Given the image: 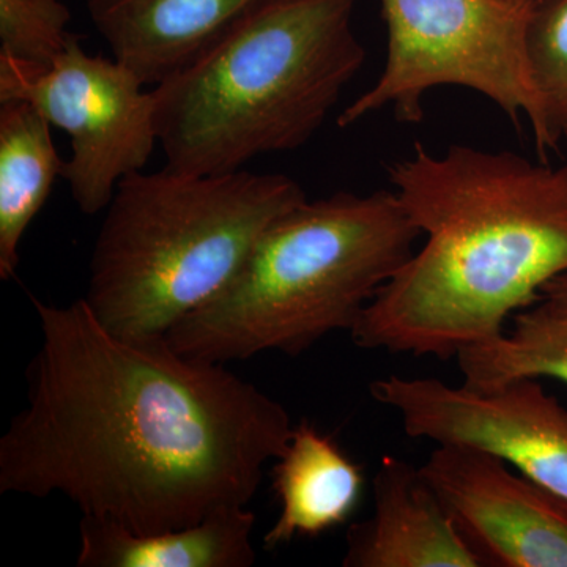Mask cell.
<instances>
[{
	"instance_id": "obj_1",
	"label": "cell",
	"mask_w": 567,
	"mask_h": 567,
	"mask_svg": "<svg viewBox=\"0 0 567 567\" xmlns=\"http://www.w3.org/2000/svg\"><path fill=\"white\" fill-rule=\"evenodd\" d=\"M29 300L41 346L28 402L0 439L2 494H61L136 535L249 505L292 436L286 406L166 336L112 333L84 297Z\"/></svg>"
},
{
	"instance_id": "obj_2",
	"label": "cell",
	"mask_w": 567,
	"mask_h": 567,
	"mask_svg": "<svg viewBox=\"0 0 567 567\" xmlns=\"http://www.w3.org/2000/svg\"><path fill=\"white\" fill-rule=\"evenodd\" d=\"M425 244L380 289L350 336L365 350L456 358L505 331L567 271V166L451 145L390 167Z\"/></svg>"
},
{
	"instance_id": "obj_3",
	"label": "cell",
	"mask_w": 567,
	"mask_h": 567,
	"mask_svg": "<svg viewBox=\"0 0 567 567\" xmlns=\"http://www.w3.org/2000/svg\"><path fill=\"white\" fill-rule=\"evenodd\" d=\"M358 0H271L152 89L167 169L238 173L300 148L363 69Z\"/></svg>"
},
{
	"instance_id": "obj_4",
	"label": "cell",
	"mask_w": 567,
	"mask_h": 567,
	"mask_svg": "<svg viewBox=\"0 0 567 567\" xmlns=\"http://www.w3.org/2000/svg\"><path fill=\"white\" fill-rule=\"evenodd\" d=\"M420 235L394 192L306 199L264 230L234 278L167 342L208 363L297 357L333 331L350 333Z\"/></svg>"
},
{
	"instance_id": "obj_5",
	"label": "cell",
	"mask_w": 567,
	"mask_h": 567,
	"mask_svg": "<svg viewBox=\"0 0 567 567\" xmlns=\"http://www.w3.org/2000/svg\"><path fill=\"white\" fill-rule=\"evenodd\" d=\"M300 183L245 169L123 177L93 246L87 300L112 333L164 338L215 297L276 218L305 203Z\"/></svg>"
},
{
	"instance_id": "obj_6",
	"label": "cell",
	"mask_w": 567,
	"mask_h": 567,
	"mask_svg": "<svg viewBox=\"0 0 567 567\" xmlns=\"http://www.w3.org/2000/svg\"><path fill=\"white\" fill-rule=\"evenodd\" d=\"M536 0H382L385 69L339 115L341 128L390 107L399 122L424 117L432 89L457 85L486 96L507 117L527 118L537 151H554L528 59Z\"/></svg>"
},
{
	"instance_id": "obj_7",
	"label": "cell",
	"mask_w": 567,
	"mask_h": 567,
	"mask_svg": "<svg viewBox=\"0 0 567 567\" xmlns=\"http://www.w3.org/2000/svg\"><path fill=\"white\" fill-rule=\"evenodd\" d=\"M144 85L114 58L89 54L73 33L50 66L0 59V100H24L69 134L62 177L85 215L106 210L118 182L151 159L158 136Z\"/></svg>"
},
{
	"instance_id": "obj_8",
	"label": "cell",
	"mask_w": 567,
	"mask_h": 567,
	"mask_svg": "<svg viewBox=\"0 0 567 567\" xmlns=\"http://www.w3.org/2000/svg\"><path fill=\"white\" fill-rule=\"evenodd\" d=\"M369 390L401 416L412 439L486 451L567 498V409L537 380L475 390L390 375Z\"/></svg>"
},
{
	"instance_id": "obj_9",
	"label": "cell",
	"mask_w": 567,
	"mask_h": 567,
	"mask_svg": "<svg viewBox=\"0 0 567 567\" xmlns=\"http://www.w3.org/2000/svg\"><path fill=\"white\" fill-rule=\"evenodd\" d=\"M421 472L486 566L567 567V498L476 447L436 445Z\"/></svg>"
},
{
	"instance_id": "obj_10",
	"label": "cell",
	"mask_w": 567,
	"mask_h": 567,
	"mask_svg": "<svg viewBox=\"0 0 567 567\" xmlns=\"http://www.w3.org/2000/svg\"><path fill=\"white\" fill-rule=\"evenodd\" d=\"M372 486L374 514L347 532L342 566H486L421 468L383 457Z\"/></svg>"
},
{
	"instance_id": "obj_11",
	"label": "cell",
	"mask_w": 567,
	"mask_h": 567,
	"mask_svg": "<svg viewBox=\"0 0 567 567\" xmlns=\"http://www.w3.org/2000/svg\"><path fill=\"white\" fill-rule=\"evenodd\" d=\"M271 0H87L112 58L156 85Z\"/></svg>"
},
{
	"instance_id": "obj_12",
	"label": "cell",
	"mask_w": 567,
	"mask_h": 567,
	"mask_svg": "<svg viewBox=\"0 0 567 567\" xmlns=\"http://www.w3.org/2000/svg\"><path fill=\"white\" fill-rule=\"evenodd\" d=\"M364 487L363 466L347 456L333 436L301 421L293 425L286 451L276 458L274 488L279 516L264 537L267 550L316 537L346 524Z\"/></svg>"
},
{
	"instance_id": "obj_13",
	"label": "cell",
	"mask_w": 567,
	"mask_h": 567,
	"mask_svg": "<svg viewBox=\"0 0 567 567\" xmlns=\"http://www.w3.org/2000/svg\"><path fill=\"white\" fill-rule=\"evenodd\" d=\"M256 516L223 507L199 524L136 535L115 522L82 516L80 567H249L256 563Z\"/></svg>"
},
{
	"instance_id": "obj_14",
	"label": "cell",
	"mask_w": 567,
	"mask_h": 567,
	"mask_svg": "<svg viewBox=\"0 0 567 567\" xmlns=\"http://www.w3.org/2000/svg\"><path fill=\"white\" fill-rule=\"evenodd\" d=\"M51 123L24 100H0V278L17 275L20 246L63 173Z\"/></svg>"
},
{
	"instance_id": "obj_15",
	"label": "cell",
	"mask_w": 567,
	"mask_h": 567,
	"mask_svg": "<svg viewBox=\"0 0 567 567\" xmlns=\"http://www.w3.org/2000/svg\"><path fill=\"white\" fill-rule=\"evenodd\" d=\"M464 385L491 390L524 379L567 385V309L540 298L514 315L509 333L462 349L456 357Z\"/></svg>"
},
{
	"instance_id": "obj_16",
	"label": "cell",
	"mask_w": 567,
	"mask_h": 567,
	"mask_svg": "<svg viewBox=\"0 0 567 567\" xmlns=\"http://www.w3.org/2000/svg\"><path fill=\"white\" fill-rule=\"evenodd\" d=\"M528 59L555 148L567 128V0H536Z\"/></svg>"
},
{
	"instance_id": "obj_17",
	"label": "cell",
	"mask_w": 567,
	"mask_h": 567,
	"mask_svg": "<svg viewBox=\"0 0 567 567\" xmlns=\"http://www.w3.org/2000/svg\"><path fill=\"white\" fill-rule=\"evenodd\" d=\"M70 20L61 0H0V59L52 65L69 44Z\"/></svg>"
},
{
	"instance_id": "obj_18",
	"label": "cell",
	"mask_w": 567,
	"mask_h": 567,
	"mask_svg": "<svg viewBox=\"0 0 567 567\" xmlns=\"http://www.w3.org/2000/svg\"><path fill=\"white\" fill-rule=\"evenodd\" d=\"M540 298L559 306V308L567 309V271L546 284L540 292Z\"/></svg>"
},
{
	"instance_id": "obj_19",
	"label": "cell",
	"mask_w": 567,
	"mask_h": 567,
	"mask_svg": "<svg viewBox=\"0 0 567 567\" xmlns=\"http://www.w3.org/2000/svg\"><path fill=\"white\" fill-rule=\"evenodd\" d=\"M561 142H565L566 152H567V128L565 130V132H563ZM566 166H567V162H566Z\"/></svg>"
}]
</instances>
